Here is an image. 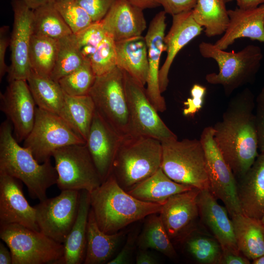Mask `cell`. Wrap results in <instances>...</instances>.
<instances>
[{"label":"cell","instance_id":"cell-1","mask_svg":"<svg viewBox=\"0 0 264 264\" xmlns=\"http://www.w3.org/2000/svg\"><path fill=\"white\" fill-rule=\"evenodd\" d=\"M255 98L248 88L229 101L221 119L213 127L214 139L236 179L242 177L259 155Z\"/></svg>","mask_w":264,"mask_h":264},{"label":"cell","instance_id":"cell-2","mask_svg":"<svg viewBox=\"0 0 264 264\" xmlns=\"http://www.w3.org/2000/svg\"><path fill=\"white\" fill-rule=\"evenodd\" d=\"M90 193V208L99 228L111 234L130 224L159 213L162 205L140 200L123 189L111 174Z\"/></svg>","mask_w":264,"mask_h":264},{"label":"cell","instance_id":"cell-3","mask_svg":"<svg viewBox=\"0 0 264 264\" xmlns=\"http://www.w3.org/2000/svg\"><path fill=\"white\" fill-rule=\"evenodd\" d=\"M15 138L13 127L6 119L0 126V171L22 181L33 199L47 198L46 191L57 183L58 175L50 160L39 163L31 151Z\"/></svg>","mask_w":264,"mask_h":264},{"label":"cell","instance_id":"cell-4","mask_svg":"<svg viewBox=\"0 0 264 264\" xmlns=\"http://www.w3.org/2000/svg\"><path fill=\"white\" fill-rule=\"evenodd\" d=\"M161 142L141 136L124 137L115 157L111 173L128 191L155 173L161 166Z\"/></svg>","mask_w":264,"mask_h":264},{"label":"cell","instance_id":"cell-5","mask_svg":"<svg viewBox=\"0 0 264 264\" xmlns=\"http://www.w3.org/2000/svg\"><path fill=\"white\" fill-rule=\"evenodd\" d=\"M202 57L212 59L217 63L218 73H210L205 76L212 85L222 87L227 96L255 79L263 58L259 46L249 44L238 52H228L217 47L214 44L205 42L198 45Z\"/></svg>","mask_w":264,"mask_h":264},{"label":"cell","instance_id":"cell-6","mask_svg":"<svg viewBox=\"0 0 264 264\" xmlns=\"http://www.w3.org/2000/svg\"><path fill=\"white\" fill-rule=\"evenodd\" d=\"M161 168L173 181L198 190L209 189L204 149L200 139L162 142Z\"/></svg>","mask_w":264,"mask_h":264},{"label":"cell","instance_id":"cell-7","mask_svg":"<svg viewBox=\"0 0 264 264\" xmlns=\"http://www.w3.org/2000/svg\"><path fill=\"white\" fill-rule=\"evenodd\" d=\"M0 238L11 252L12 264H63L64 244L40 231L9 224L0 226Z\"/></svg>","mask_w":264,"mask_h":264},{"label":"cell","instance_id":"cell-8","mask_svg":"<svg viewBox=\"0 0 264 264\" xmlns=\"http://www.w3.org/2000/svg\"><path fill=\"white\" fill-rule=\"evenodd\" d=\"M88 95L96 111L123 137L132 135L130 114L123 71L115 67L96 76Z\"/></svg>","mask_w":264,"mask_h":264},{"label":"cell","instance_id":"cell-9","mask_svg":"<svg viewBox=\"0 0 264 264\" xmlns=\"http://www.w3.org/2000/svg\"><path fill=\"white\" fill-rule=\"evenodd\" d=\"M85 140L59 115L37 108L32 130L23 141L39 163L50 160L57 149L74 144H85Z\"/></svg>","mask_w":264,"mask_h":264},{"label":"cell","instance_id":"cell-10","mask_svg":"<svg viewBox=\"0 0 264 264\" xmlns=\"http://www.w3.org/2000/svg\"><path fill=\"white\" fill-rule=\"evenodd\" d=\"M52 156L58 175L56 184L61 191L90 193L103 182L86 143L59 148Z\"/></svg>","mask_w":264,"mask_h":264},{"label":"cell","instance_id":"cell-11","mask_svg":"<svg viewBox=\"0 0 264 264\" xmlns=\"http://www.w3.org/2000/svg\"><path fill=\"white\" fill-rule=\"evenodd\" d=\"M213 126L205 127L200 140L204 149L209 190L224 204L230 217L242 214L237 194L236 178L214 139Z\"/></svg>","mask_w":264,"mask_h":264},{"label":"cell","instance_id":"cell-12","mask_svg":"<svg viewBox=\"0 0 264 264\" xmlns=\"http://www.w3.org/2000/svg\"><path fill=\"white\" fill-rule=\"evenodd\" d=\"M123 72L132 135L150 137L161 142L177 139L160 117L158 111L150 101L144 87L127 72Z\"/></svg>","mask_w":264,"mask_h":264},{"label":"cell","instance_id":"cell-13","mask_svg":"<svg viewBox=\"0 0 264 264\" xmlns=\"http://www.w3.org/2000/svg\"><path fill=\"white\" fill-rule=\"evenodd\" d=\"M80 191L63 190L57 196L40 201L34 207L40 231L64 243L77 216Z\"/></svg>","mask_w":264,"mask_h":264},{"label":"cell","instance_id":"cell-14","mask_svg":"<svg viewBox=\"0 0 264 264\" xmlns=\"http://www.w3.org/2000/svg\"><path fill=\"white\" fill-rule=\"evenodd\" d=\"M14 22L10 44L11 64L8 73V82L27 81L32 69L29 48L33 35V11L22 0H12Z\"/></svg>","mask_w":264,"mask_h":264},{"label":"cell","instance_id":"cell-15","mask_svg":"<svg viewBox=\"0 0 264 264\" xmlns=\"http://www.w3.org/2000/svg\"><path fill=\"white\" fill-rule=\"evenodd\" d=\"M0 110L12 124L15 138L21 142L33 127L37 108L27 81L14 80L0 94Z\"/></svg>","mask_w":264,"mask_h":264},{"label":"cell","instance_id":"cell-16","mask_svg":"<svg viewBox=\"0 0 264 264\" xmlns=\"http://www.w3.org/2000/svg\"><path fill=\"white\" fill-rule=\"evenodd\" d=\"M19 181L0 171V226L19 224L40 231L35 209L25 198Z\"/></svg>","mask_w":264,"mask_h":264},{"label":"cell","instance_id":"cell-17","mask_svg":"<svg viewBox=\"0 0 264 264\" xmlns=\"http://www.w3.org/2000/svg\"><path fill=\"white\" fill-rule=\"evenodd\" d=\"M123 137L95 111L86 144L103 182L111 173Z\"/></svg>","mask_w":264,"mask_h":264},{"label":"cell","instance_id":"cell-18","mask_svg":"<svg viewBox=\"0 0 264 264\" xmlns=\"http://www.w3.org/2000/svg\"><path fill=\"white\" fill-rule=\"evenodd\" d=\"M197 188L174 195L162 205L159 216L171 240H181L198 216Z\"/></svg>","mask_w":264,"mask_h":264},{"label":"cell","instance_id":"cell-19","mask_svg":"<svg viewBox=\"0 0 264 264\" xmlns=\"http://www.w3.org/2000/svg\"><path fill=\"white\" fill-rule=\"evenodd\" d=\"M166 13L156 14L151 21L145 37L148 50L149 71L146 84L147 95L155 109L159 112L166 110L165 99L159 85V64L161 55L165 51L164 42L166 27Z\"/></svg>","mask_w":264,"mask_h":264},{"label":"cell","instance_id":"cell-20","mask_svg":"<svg viewBox=\"0 0 264 264\" xmlns=\"http://www.w3.org/2000/svg\"><path fill=\"white\" fill-rule=\"evenodd\" d=\"M198 216L220 243L222 252L241 253L237 247L232 220L225 207L218 203L209 189L199 191L197 197Z\"/></svg>","mask_w":264,"mask_h":264},{"label":"cell","instance_id":"cell-21","mask_svg":"<svg viewBox=\"0 0 264 264\" xmlns=\"http://www.w3.org/2000/svg\"><path fill=\"white\" fill-rule=\"evenodd\" d=\"M172 17L171 27L164 39L167 56L159 72V85L161 93L167 89L169 72L176 55L184 46L199 35L203 30L202 27L194 20L192 10Z\"/></svg>","mask_w":264,"mask_h":264},{"label":"cell","instance_id":"cell-22","mask_svg":"<svg viewBox=\"0 0 264 264\" xmlns=\"http://www.w3.org/2000/svg\"><path fill=\"white\" fill-rule=\"evenodd\" d=\"M100 21L115 42L141 36L146 28L143 10L127 0H115Z\"/></svg>","mask_w":264,"mask_h":264},{"label":"cell","instance_id":"cell-23","mask_svg":"<svg viewBox=\"0 0 264 264\" xmlns=\"http://www.w3.org/2000/svg\"><path fill=\"white\" fill-rule=\"evenodd\" d=\"M228 14L229 24L222 36L214 44L217 47L225 50L242 38L264 43V3L252 9L228 10Z\"/></svg>","mask_w":264,"mask_h":264},{"label":"cell","instance_id":"cell-24","mask_svg":"<svg viewBox=\"0 0 264 264\" xmlns=\"http://www.w3.org/2000/svg\"><path fill=\"white\" fill-rule=\"evenodd\" d=\"M237 194L243 215L261 220L264 216V153H261L241 178Z\"/></svg>","mask_w":264,"mask_h":264},{"label":"cell","instance_id":"cell-25","mask_svg":"<svg viewBox=\"0 0 264 264\" xmlns=\"http://www.w3.org/2000/svg\"><path fill=\"white\" fill-rule=\"evenodd\" d=\"M115 49L116 66L144 87L149 71L148 50L145 37L139 36L116 42Z\"/></svg>","mask_w":264,"mask_h":264},{"label":"cell","instance_id":"cell-26","mask_svg":"<svg viewBox=\"0 0 264 264\" xmlns=\"http://www.w3.org/2000/svg\"><path fill=\"white\" fill-rule=\"evenodd\" d=\"M90 209V193L80 191L77 216L64 242L63 264L84 263L87 249V227Z\"/></svg>","mask_w":264,"mask_h":264},{"label":"cell","instance_id":"cell-27","mask_svg":"<svg viewBox=\"0 0 264 264\" xmlns=\"http://www.w3.org/2000/svg\"><path fill=\"white\" fill-rule=\"evenodd\" d=\"M123 231L109 234L99 227L92 210L90 208L87 227V243L85 264H107L112 259L121 241Z\"/></svg>","mask_w":264,"mask_h":264},{"label":"cell","instance_id":"cell-28","mask_svg":"<svg viewBox=\"0 0 264 264\" xmlns=\"http://www.w3.org/2000/svg\"><path fill=\"white\" fill-rule=\"evenodd\" d=\"M231 217L240 252L253 260L264 254V224L261 220L235 214Z\"/></svg>","mask_w":264,"mask_h":264},{"label":"cell","instance_id":"cell-29","mask_svg":"<svg viewBox=\"0 0 264 264\" xmlns=\"http://www.w3.org/2000/svg\"><path fill=\"white\" fill-rule=\"evenodd\" d=\"M193 188L191 186L173 181L160 167L151 176L127 192L140 200L163 205L171 196Z\"/></svg>","mask_w":264,"mask_h":264},{"label":"cell","instance_id":"cell-30","mask_svg":"<svg viewBox=\"0 0 264 264\" xmlns=\"http://www.w3.org/2000/svg\"><path fill=\"white\" fill-rule=\"evenodd\" d=\"M27 82L38 108L62 118L65 93L59 83L50 77L40 75L32 70Z\"/></svg>","mask_w":264,"mask_h":264},{"label":"cell","instance_id":"cell-31","mask_svg":"<svg viewBox=\"0 0 264 264\" xmlns=\"http://www.w3.org/2000/svg\"><path fill=\"white\" fill-rule=\"evenodd\" d=\"M225 4L223 0H197L193 16L207 37L222 35L227 29L229 18Z\"/></svg>","mask_w":264,"mask_h":264},{"label":"cell","instance_id":"cell-32","mask_svg":"<svg viewBox=\"0 0 264 264\" xmlns=\"http://www.w3.org/2000/svg\"><path fill=\"white\" fill-rule=\"evenodd\" d=\"M95 111L94 103L89 95L70 96L65 93L62 118L86 142Z\"/></svg>","mask_w":264,"mask_h":264},{"label":"cell","instance_id":"cell-33","mask_svg":"<svg viewBox=\"0 0 264 264\" xmlns=\"http://www.w3.org/2000/svg\"><path fill=\"white\" fill-rule=\"evenodd\" d=\"M158 213L146 217L143 230L137 238L139 249H154L170 258L176 256V250Z\"/></svg>","mask_w":264,"mask_h":264},{"label":"cell","instance_id":"cell-34","mask_svg":"<svg viewBox=\"0 0 264 264\" xmlns=\"http://www.w3.org/2000/svg\"><path fill=\"white\" fill-rule=\"evenodd\" d=\"M191 257L202 264H220L222 249L213 236L191 229L181 239Z\"/></svg>","mask_w":264,"mask_h":264},{"label":"cell","instance_id":"cell-35","mask_svg":"<svg viewBox=\"0 0 264 264\" xmlns=\"http://www.w3.org/2000/svg\"><path fill=\"white\" fill-rule=\"evenodd\" d=\"M33 11V34L58 40L73 34L54 3L44 5Z\"/></svg>","mask_w":264,"mask_h":264},{"label":"cell","instance_id":"cell-36","mask_svg":"<svg viewBox=\"0 0 264 264\" xmlns=\"http://www.w3.org/2000/svg\"><path fill=\"white\" fill-rule=\"evenodd\" d=\"M58 48V40L33 34L29 55L32 70L40 75L50 77Z\"/></svg>","mask_w":264,"mask_h":264},{"label":"cell","instance_id":"cell-37","mask_svg":"<svg viewBox=\"0 0 264 264\" xmlns=\"http://www.w3.org/2000/svg\"><path fill=\"white\" fill-rule=\"evenodd\" d=\"M77 45L74 34L58 40V48L55 64L50 76L58 81L81 67L85 63Z\"/></svg>","mask_w":264,"mask_h":264},{"label":"cell","instance_id":"cell-38","mask_svg":"<svg viewBox=\"0 0 264 264\" xmlns=\"http://www.w3.org/2000/svg\"><path fill=\"white\" fill-rule=\"evenodd\" d=\"M89 60L58 81L64 92L70 96L88 95L96 79Z\"/></svg>","mask_w":264,"mask_h":264},{"label":"cell","instance_id":"cell-39","mask_svg":"<svg viewBox=\"0 0 264 264\" xmlns=\"http://www.w3.org/2000/svg\"><path fill=\"white\" fill-rule=\"evenodd\" d=\"M54 5L74 34L93 22L86 11L75 0H57Z\"/></svg>","mask_w":264,"mask_h":264},{"label":"cell","instance_id":"cell-40","mask_svg":"<svg viewBox=\"0 0 264 264\" xmlns=\"http://www.w3.org/2000/svg\"><path fill=\"white\" fill-rule=\"evenodd\" d=\"M89 60L96 76L105 74L117 66L115 42L111 36L107 33Z\"/></svg>","mask_w":264,"mask_h":264},{"label":"cell","instance_id":"cell-41","mask_svg":"<svg viewBox=\"0 0 264 264\" xmlns=\"http://www.w3.org/2000/svg\"><path fill=\"white\" fill-rule=\"evenodd\" d=\"M77 45L85 60H89L107 33L101 22H93L89 26L74 34Z\"/></svg>","mask_w":264,"mask_h":264},{"label":"cell","instance_id":"cell-42","mask_svg":"<svg viewBox=\"0 0 264 264\" xmlns=\"http://www.w3.org/2000/svg\"><path fill=\"white\" fill-rule=\"evenodd\" d=\"M88 13L93 22L101 21L115 0H75Z\"/></svg>","mask_w":264,"mask_h":264},{"label":"cell","instance_id":"cell-43","mask_svg":"<svg viewBox=\"0 0 264 264\" xmlns=\"http://www.w3.org/2000/svg\"><path fill=\"white\" fill-rule=\"evenodd\" d=\"M255 116L258 150L264 153V87L255 99Z\"/></svg>","mask_w":264,"mask_h":264},{"label":"cell","instance_id":"cell-44","mask_svg":"<svg viewBox=\"0 0 264 264\" xmlns=\"http://www.w3.org/2000/svg\"><path fill=\"white\" fill-rule=\"evenodd\" d=\"M206 88L200 85L195 84L191 88V98L184 102L183 113L185 116H194L202 107Z\"/></svg>","mask_w":264,"mask_h":264},{"label":"cell","instance_id":"cell-45","mask_svg":"<svg viewBox=\"0 0 264 264\" xmlns=\"http://www.w3.org/2000/svg\"><path fill=\"white\" fill-rule=\"evenodd\" d=\"M159 1L166 14L174 16L192 10L197 0H159Z\"/></svg>","mask_w":264,"mask_h":264},{"label":"cell","instance_id":"cell-46","mask_svg":"<svg viewBox=\"0 0 264 264\" xmlns=\"http://www.w3.org/2000/svg\"><path fill=\"white\" fill-rule=\"evenodd\" d=\"M138 235L136 232L129 235L127 241L121 251L113 259L110 260L108 264H125L130 260Z\"/></svg>","mask_w":264,"mask_h":264},{"label":"cell","instance_id":"cell-47","mask_svg":"<svg viewBox=\"0 0 264 264\" xmlns=\"http://www.w3.org/2000/svg\"><path fill=\"white\" fill-rule=\"evenodd\" d=\"M9 26L4 25L0 29V80L4 76L6 73H8L9 66H8L5 62V57L7 46L10 44L8 33Z\"/></svg>","mask_w":264,"mask_h":264},{"label":"cell","instance_id":"cell-48","mask_svg":"<svg viewBox=\"0 0 264 264\" xmlns=\"http://www.w3.org/2000/svg\"><path fill=\"white\" fill-rule=\"evenodd\" d=\"M250 260L241 253L222 252L220 264H249Z\"/></svg>","mask_w":264,"mask_h":264},{"label":"cell","instance_id":"cell-49","mask_svg":"<svg viewBox=\"0 0 264 264\" xmlns=\"http://www.w3.org/2000/svg\"><path fill=\"white\" fill-rule=\"evenodd\" d=\"M136 264H157V261L147 250L140 249L136 256Z\"/></svg>","mask_w":264,"mask_h":264},{"label":"cell","instance_id":"cell-50","mask_svg":"<svg viewBox=\"0 0 264 264\" xmlns=\"http://www.w3.org/2000/svg\"><path fill=\"white\" fill-rule=\"evenodd\" d=\"M134 5L144 10L160 5L159 0H127Z\"/></svg>","mask_w":264,"mask_h":264},{"label":"cell","instance_id":"cell-51","mask_svg":"<svg viewBox=\"0 0 264 264\" xmlns=\"http://www.w3.org/2000/svg\"><path fill=\"white\" fill-rule=\"evenodd\" d=\"M238 7L243 9L255 8L264 3V0H236Z\"/></svg>","mask_w":264,"mask_h":264},{"label":"cell","instance_id":"cell-52","mask_svg":"<svg viewBox=\"0 0 264 264\" xmlns=\"http://www.w3.org/2000/svg\"><path fill=\"white\" fill-rule=\"evenodd\" d=\"M0 264H12L11 252L2 242H0Z\"/></svg>","mask_w":264,"mask_h":264},{"label":"cell","instance_id":"cell-53","mask_svg":"<svg viewBox=\"0 0 264 264\" xmlns=\"http://www.w3.org/2000/svg\"><path fill=\"white\" fill-rule=\"evenodd\" d=\"M30 9L34 10L44 5L55 2L57 0H22Z\"/></svg>","mask_w":264,"mask_h":264},{"label":"cell","instance_id":"cell-54","mask_svg":"<svg viewBox=\"0 0 264 264\" xmlns=\"http://www.w3.org/2000/svg\"><path fill=\"white\" fill-rule=\"evenodd\" d=\"M252 262L253 264H264V254L253 260Z\"/></svg>","mask_w":264,"mask_h":264},{"label":"cell","instance_id":"cell-55","mask_svg":"<svg viewBox=\"0 0 264 264\" xmlns=\"http://www.w3.org/2000/svg\"><path fill=\"white\" fill-rule=\"evenodd\" d=\"M223 0L224 1L225 3H226L227 2H231L232 1L236 0Z\"/></svg>","mask_w":264,"mask_h":264},{"label":"cell","instance_id":"cell-56","mask_svg":"<svg viewBox=\"0 0 264 264\" xmlns=\"http://www.w3.org/2000/svg\"><path fill=\"white\" fill-rule=\"evenodd\" d=\"M261 221H262V223L264 224V216L262 219Z\"/></svg>","mask_w":264,"mask_h":264},{"label":"cell","instance_id":"cell-57","mask_svg":"<svg viewBox=\"0 0 264 264\" xmlns=\"http://www.w3.org/2000/svg\"></svg>","mask_w":264,"mask_h":264}]
</instances>
